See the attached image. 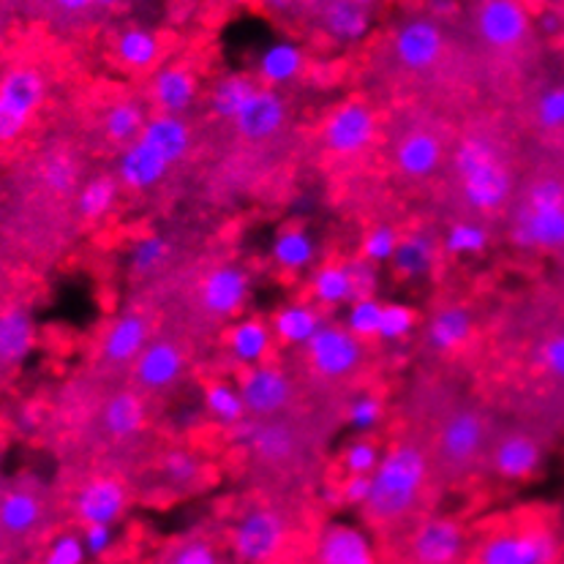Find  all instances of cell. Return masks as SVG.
<instances>
[{
    "label": "cell",
    "instance_id": "36",
    "mask_svg": "<svg viewBox=\"0 0 564 564\" xmlns=\"http://www.w3.org/2000/svg\"><path fill=\"white\" fill-rule=\"evenodd\" d=\"M436 262V243L425 235L412 232L406 238H401L399 251L393 257V268L401 279L414 281V279H425L429 270L434 268Z\"/></svg>",
    "mask_w": 564,
    "mask_h": 564
},
{
    "label": "cell",
    "instance_id": "58",
    "mask_svg": "<svg viewBox=\"0 0 564 564\" xmlns=\"http://www.w3.org/2000/svg\"><path fill=\"white\" fill-rule=\"evenodd\" d=\"M96 9L101 11V14H112V11H123L129 9L131 0H94Z\"/></svg>",
    "mask_w": 564,
    "mask_h": 564
},
{
    "label": "cell",
    "instance_id": "30",
    "mask_svg": "<svg viewBox=\"0 0 564 564\" xmlns=\"http://www.w3.org/2000/svg\"><path fill=\"white\" fill-rule=\"evenodd\" d=\"M227 349L240 366L251 368L268 360L270 349H273V330L259 319H243L232 325L227 336Z\"/></svg>",
    "mask_w": 564,
    "mask_h": 564
},
{
    "label": "cell",
    "instance_id": "34",
    "mask_svg": "<svg viewBox=\"0 0 564 564\" xmlns=\"http://www.w3.org/2000/svg\"><path fill=\"white\" fill-rule=\"evenodd\" d=\"M303 72V52L301 47L290 42L273 44V47L264 50V55L259 57L257 77L259 83L268 85V88H279V85L292 83L297 79V74Z\"/></svg>",
    "mask_w": 564,
    "mask_h": 564
},
{
    "label": "cell",
    "instance_id": "5",
    "mask_svg": "<svg viewBox=\"0 0 564 564\" xmlns=\"http://www.w3.org/2000/svg\"><path fill=\"white\" fill-rule=\"evenodd\" d=\"M44 96L47 83L36 66H14L0 77V145L25 134Z\"/></svg>",
    "mask_w": 564,
    "mask_h": 564
},
{
    "label": "cell",
    "instance_id": "9",
    "mask_svg": "<svg viewBox=\"0 0 564 564\" xmlns=\"http://www.w3.org/2000/svg\"><path fill=\"white\" fill-rule=\"evenodd\" d=\"M373 137H377V115L362 101H347L333 109L325 129H322L327 151L344 155V159L366 153Z\"/></svg>",
    "mask_w": 564,
    "mask_h": 564
},
{
    "label": "cell",
    "instance_id": "31",
    "mask_svg": "<svg viewBox=\"0 0 564 564\" xmlns=\"http://www.w3.org/2000/svg\"><path fill=\"white\" fill-rule=\"evenodd\" d=\"M148 410L145 401L134 393V390H120L104 406V429L115 436V440H131L145 429Z\"/></svg>",
    "mask_w": 564,
    "mask_h": 564
},
{
    "label": "cell",
    "instance_id": "28",
    "mask_svg": "<svg viewBox=\"0 0 564 564\" xmlns=\"http://www.w3.org/2000/svg\"><path fill=\"white\" fill-rule=\"evenodd\" d=\"M33 319L25 308H3L0 311V366L11 368L28 358L33 349Z\"/></svg>",
    "mask_w": 564,
    "mask_h": 564
},
{
    "label": "cell",
    "instance_id": "37",
    "mask_svg": "<svg viewBox=\"0 0 564 564\" xmlns=\"http://www.w3.org/2000/svg\"><path fill=\"white\" fill-rule=\"evenodd\" d=\"M257 88V79L246 77V74H229V77L218 79L210 90L213 115L221 120H235L240 109H243V104L254 96Z\"/></svg>",
    "mask_w": 564,
    "mask_h": 564
},
{
    "label": "cell",
    "instance_id": "56",
    "mask_svg": "<svg viewBox=\"0 0 564 564\" xmlns=\"http://www.w3.org/2000/svg\"><path fill=\"white\" fill-rule=\"evenodd\" d=\"M371 497V475H347L341 486V502L352 508H366Z\"/></svg>",
    "mask_w": 564,
    "mask_h": 564
},
{
    "label": "cell",
    "instance_id": "17",
    "mask_svg": "<svg viewBox=\"0 0 564 564\" xmlns=\"http://www.w3.org/2000/svg\"><path fill=\"white\" fill-rule=\"evenodd\" d=\"M314 560L316 564H377V554L362 529L352 523H330L319 534Z\"/></svg>",
    "mask_w": 564,
    "mask_h": 564
},
{
    "label": "cell",
    "instance_id": "29",
    "mask_svg": "<svg viewBox=\"0 0 564 564\" xmlns=\"http://www.w3.org/2000/svg\"><path fill=\"white\" fill-rule=\"evenodd\" d=\"M322 325L319 308L308 303H290L273 314V336L286 347H306Z\"/></svg>",
    "mask_w": 564,
    "mask_h": 564
},
{
    "label": "cell",
    "instance_id": "4",
    "mask_svg": "<svg viewBox=\"0 0 564 564\" xmlns=\"http://www.w3.org/2000/svg\"><path fill=\"white\" fill-rule=\"evenodd\" d=\"M469 17L482 47L499 55L527 50L538 39L534 11L527 0H475Z\"/></svg>",
    "mask_w": 564,
    "mask_h": 564
},
{
    "label": "cell",
    "instance_id": "23",
    "mask_svg": "<svg viewBox=\"0 0 564 564\" xmlns=\"http://www.w3.org/2000/svg\"><path fill=\"white\" fill-rule=\"evenodd\" d=\"M183 352L172 341H151L134 360V377L142 388L164 390L183 373Z\"/></svg>",
    "mask_w": 564,
    "mask_h": 564
},
{
    "label": "cell",
    "instance_id": "21",
    "mask_svg": "<svg viewBox=\"0 0 564 564\" xmlns=\"http://www.w3.org/2000/svg\"><path fill=\"white\" fill-rule=\"evenodd\" d=\"M166 170H170V164H166L151 145L137 140L120 151L118 183L131 188V192H148V188L159 186V183L164 181Z\"/></svg>",
    "mask_w": 564,
    "mask_h": 564
},
{
    "label": "cell",
    "instance_id": "15",
    "mask_svg": "<svg viewBox=\"0 0 564 564\" xmlns=\"http://www.w3.org/2000/svg\"><path fill=\"white\" fill-rule=\"evenodd\" d=\"M286 120V104L281 99V94L268 85H259L249 101L243 104V109L238 112V118L232 120L235 129L240 137L251 142L270 140L273 134H279L281 126Z\"/></svg>",
    "mask_w": 564,
    "mask_h": 564
},
{
    "label": "cell",
    "instance_id": "39",
    "mask_svg": "<svg viewBox=\"0 0 564 564\" xmlns=\"http://www.w3.org/2000/svg\"><path fill=\"white\" fill-rule=\"evenodd\" d=\"M120 183L118 177L112 175H99L94 181H88L83 186L77 197V210L79 216L88 218V221H99V218L107 216L112 210L115 203H118Z\"/></svg>",
    "mask_w": 564,
    "mask_h": 564
},
{
    "label": "cell",
    "instance_id": "22",
    "mask_svg": "<svg viewBox=\"0 0 564 564\" xmlns=\"http://www.w3.org/2000/svg\"><path fill=\"white\" fill-rule=\"evenodd\" d=\"M540 464H543V447L527 434H508L494 447V471L502 480H527L540 469Z\"/></svg>",
    "mask_w": 564,
    "mask_h": 564
},
{
    "label": "cell",
    "instance_id": "60",
    "mask_svg": "<svg viewBox=\"0 0 564 564\" xmlns=\"http://www.w3.org/2000/svg\"><path fill=\"white\" fill-rule=\"evenodd\" d=\"M227 3H243V0H227Z\"/></svg>",
    "mask_w": 564,
    "mask_h": 564
},
{
    "label": "cell",
    "instance_id": "47",
    "mask_svg": "<svg viewBox=\"0 0 564 564\" xmlns=\"http://www.w3.org/2000/svg\"><path fill=\"white\" fill-rule=\"evenodd\" d=\"M379 458H382V453H379V447L373 445L371 440H355L352 445L344 451V471L347 475H373L379 466Z\"/></svg>",
    "mask_w": 564,
    "mask_h": 564
},
{
    "label": "cell",
    "instance_id": "41",
    "mask_svg": "<svg viewBox=\"0 0 564 564\" xmlns=\"http://www.w3.org/2000/svg\"><path fill=\"white\" fill-rule=\"evenodd\" d=\"M442 249L451 257H477L488 249V229L475 221H456L447 229Z\"/></svg>",
    "mask_w": 564,
    "mask_h": 564
},
{
    "label": "cell",
    "instance_id": "55",
    "mask_svg": "<svg viewBox=\"0 0 564 564\" xmlns=\"http://www.w3.org/2000/svg\"><path fill=\"white\" fill-rule=\"evenodd\" d=\"M540 362L554 379L564 382V333H556L540 349Z\"/></svg>",
    "mask_w": 564,
    "mask_h": 564
},
{
    "label": "cell",
    "instance_id": "12",
    "mask_svg": "<svg viewBox=\"0 0 564 564\" xmlns=\"http://www.w3.org/2000/svg\"><path fill=\"white\" fill-rule=\"evenodd\" d=\"M464 529L453 518H425L410 538L412 564H458L464 556Z\"/></svg>",
    "mask_w": 564,
    "mask_h": 564
},
{
    "label": "cell",
    "instance_id": "50",
    "mask_svg": "<svg viewBox=\"0 0 564 564\" xmlns=\"http://www.w3.org/2000/svg\"><path fill=\"white\" fill-rule=\"evenodd\" d=\"M88 551H85L83 534H61L55 543L50 545L47 562L44 564H83Z\"/></svg>",
    "mask_w": 564,
    "mask_h": 564
},
{
    "label": "cell",
    "instance_id": "3",
    "mask_svg": "<svg viewBox=\"0 0 564 564\" xmlns=\"http://www.w3.org/2000/svg\"><path fill=\"white\" fill-rule=\"evenodd\" d=\"M513 240L521 249H564V183L560 177H540L529 186L518 210Z\"/></svg>",
    "mask_w": 564,
    "mask_h": 564
},
{
    "label": "cell",
    "instance_id": "6",
    "mask_svg": "<svg viewBox=\"0 0 564 564\" xmlns=\"http://www.w3.org/2000/svg\"><path fill=\"white\" fill-rule=\"evenodd\" d=\"M390 52L404 72L425 74L445 61L451 52V36H447L442 20H434L429 14L410 17L390 36Z\"/></svg>",
    "mask_w": 564,
    "mask_h": 564
},
{
    "label": "cell",
    "instance_id": "24",
    "mask_svg": "<svg viewBox=\"0 0 564 564\" xmlns=\"http://www.w3.org/2000/svg\"><path fill=\"white\" fill-rule=\"evenodd\" d=\"M140 140L151 145L166 164H177L186 159L188 148H192V131H188L186 120L181 115H164L155 112L148 118L145 129H142Z\"/></svg>",
    "mask_w": 564,
    "mask_h": 564
},
{
    "label": "cell",
    "instance_id": "27",
    "mask_svg": "<svg viewBox=\"0 0 564 564\" xmlns=\"http://www.w3.org/2000/svg\"><path fill=\"white\" fill-rule=\"evenodd\" d=\"M148 319L142 314H129L118 316L112 322V327L107 330V338H104V358L109 362H118V366H126V362H134L142 355V349L148 347Z\"/></svg>",
    "mask_w": 564,
    "mask_h": 564
},
{
    "label": "cell",
    "instance_id": "8",
    "mask_svg": "<svg viewBox=\"0 0 564 564\" xmlns=\"http://www.w3.org/2000/svg\"><path fill=\"white\" fill-rule=\"evenodd\" d=\"M560 543L549 529H521L488 538L477 551V564H554Z\"/></svg>",
    "mask_w": 564,
    "mask_h": 564
},
{
    "label": "cell",
    "instance_id": "10",
    "mask_svg": "<svg viewBox=\"0 0 564 564\" xmlns=\"http://www.w3.org/2000/svg\"><path fill=\"white\" fill-rule=\"evenodd\" d=\"M311 368L325 379L349 377L362 362V341L347 327L322 325L316 336L306 344Z\"/></svg>",
    "mask_w": 564,
    "mask_h": 564
},
{
    "label": "cell",
    "instance_id": "59",
    "mask_svg": "<svg viewBox=\"0 0 564 564\" xmlns=\"http://www.w3.org/2000/svg\"><path fill=\"white\" fill-rule=\"evenodd\" d=\"M358 3H362V6H368V9H371L373 3H377V0H358Z\"/></svg>",
    "mask_w": 564,
    "mask_h": 564
},
{
    "label": "cell",
    "instance_id": "48",
    "mask_svg": "<svg viewBox=\"0 0 564 564\" xmlns=\"http://www.w3.org/2000/svg\"><path fill=\"white\" fill-rule=\"evenodd\" d=\"M534 115H538L540 129H564V83L554 85V88H549L540 96Z\"/></svg>",
    "mask_w": 564,
    "mask_h": 564
},
{
    "label": "cell",
    "instance_id": "38",
    "mask_svg": "<svg viewBox=\"0 0 564 564\" xmlns=\"http://www.w3.org/2000/svg\"><path fill=\"white\" fill-rule=\"evenodd\" d=\"M270 254L281 270H306L316 257V243L306 229L290 227L275 235Z\"/></svg>",
    "mask_w": 564,
    "mask_h": 564
},
{
    "label": "cell",
    "instance_id": "14",
    "mask_svg": "<svg viewBox=\"0 0 564 564\" xmlns=\"http://www.w3.org/2000/svg\"><path fill=\"white\" fill-rule=\"evenodd\" d=\"M129 505V491L115 477H94L79 488L74 499V516L83 527H112Z\"/></svg>",
    "mask_w": 564,
    "mask_h": 564
},
{
    "label": "cell",
    "instance_id": "51",
    "mask_svg": "<svg viewBox=\"0 0 564 564\" xmlns=\"http://www.w3.org/2000/svg\"><path fill=\"white\" fill-rule=\"evenodd\" d=\"M166 564H221V556H218L216 545H210L207 540H188L181 549L172 551Z\"/></svg>",
    "mask_w": 564,
    "mask_h": 564
},
{
    "label": "cell",
    "instance_id": "42",
    "mask_svg": "<svg viewBox=\"0 0 564 564\" xmlns=\"http://www.w3.org/2000/svg\"><path fill=\"white\" fill-rule=\"evenodd\" d=\"M205 406L216 420L227 425H238L246 417V404L240 399V390L232 384L213 382L205 388Z\"/></svg>",
    "mask_w": 564,
    "mask_h": 564
},
{
    "label": "cell",
    "instance_id": "57",
    "mask_svg": "<svg viewBox=\"0 0 564 564\" xmlns=\"http://www.w3.org/2000/svg\"><path fill=\"white\" fill-rule=\"evenodd\" d=\"M83 543H85V551H88L90 556L107 554L115 543L112 527H85Z\"/></svg>",
    "mask_w": 564,
    "mask_h": 564
},
{
    "label": "cell",
    "instance_id": "26",
    "mask_svg": "<svg viewBox=\"0 0 564 564\" xmlns=\"http://www.w3.org/2000/svg\"><path fill=\"white\" fill-rule=\"evenodd\" d=\"M442 159H445V145L431 131H412L399 142V151H395L399 170L414 181L434 175L442 166Z\"/></svg>",
    "mask_w": 564,
    "mask_h": 564
},
{
    "label": "cell",
    "instance_id": "54",
    "mask_svg": "<svg viewBox=\"0 0 564 564\" xmlns=\"http://www.w3.org/2000/svg\"><path fill=\"white\" fill-rule=\"evenodd\" d=\"M44 181H47L50 188L66 194V192H72L74 183H77V172H74L72 161L68 159H55L44 166Z\"/></svg>",
    "mask_w": 564,
    "mask_h": 564
},
{
    "label": "cell",
    "instance_id": "16",
    "mask_svg": "<svg viewBox=\"0 0 564 564\" xmlns=\"http://www.w3.org/2000/svg\"><path fill=\"white\" fill-rule=\"evenodd\" d=\"M44 523V505L31 488H9L0 494V538L22 543L33 538Z\"/></svg>",
    "mask_w": 564,
    "mask_h": 564
},
{
    "label": "cell",
    "instance_id": "44",
    "mask_svg": "<svg viewBox=\"0 0 564 564\" xmlns=\"http://www.w3.org/2000/svg\"><path fill=\"white\" fill-rule=\"evenodd\" d=\"M166 257H170V243L159 235H145L131 246L129 264L137 275H151L166 262Z\"/></svg>",
    "mask_w": 564,
    "mask_h": 564
},
{
    "label": "cell",
    "instance_id": "32",
    "mask_svg": "<svg viewBox=\"0 0 564 564\" xmlns=\"http://www.w3.org/2000/svg\"><path fill=\"white\" fill-rule=\"evenodd\" d=\"M471 336V314L469 308L464 306H447L440 308L429 322V330H425V338H429L431 347L436 352H453V349L464 347Z\"/></svg>",
    "mask_w": 564,
    "mask_h": 564
},
{
    "label": "cell",
    "instance_id": "1",
    "mask_svg": "<svg viewBox=\"0 0 564 564\" xmlns=\"http://www.w3.org/2000/svg\"><path fill=\"white\" fill-rule=\"evenodd\" d=\"M429 462L412 442H399L382 453L377 471L371 475V497L366 502L368 521L377 527H393L404 521L423 494Z\"/></svg>",
    "mask_w": 564,
    "mask_h": 564
},
{
    "label": "cell",
    "instance_id": "20",
    "mask_svg": "<svg viewBox=\"0 0 564 564\" xmlns=\"http://www.w3.org/2000/svg\"><path fill=\"white\" fill-rule=\"evenodd\" d=\"M164 42L153 28L123 25L112 36V57L129 72H151L161 61Z\"/></svg>",
    "mask_w": 564,
    "mask_h": 564
},
{
    "label": "cell",
    "instance_id": "52",
    "mask_svg": "<svg viewBox=\"0 0 564 564\" xmlns=\"http://www.w3.org/2000/svg\"><path fill=\"white\" fill-rule=\"evenodd\" d=\"M164 475L170 477L172 482L177 486H188V482L197 480L199 475V464L192 453H183V451H172L164 456Z\"/></svg>",
    "mask_w": 564,
    "mask_h": 564
},
{
    "label": "cell",
    "instance_id": "49",
    "mask_svg": "<svg viewBox=\"0 0 564 564\" xmlns=\"http://www.w3.org/2000/svg\"><path fill=\"white\" fill-rule=\"evenodd\" d=\"M382 414H384V406L377 395H358V399L349 404L347 420L355 431L368 434V431L377 429L379 420H382Z\"/></svg>",
    "mask_w": 564,
    "mask_h": 564
},
{
    "label": "cell",
    "instance_id": "19",
    "mask_svg": "<svg viewBox=\"0 0 564 564\" xmlns=\"http://www.w3.org/2000/svg\"><path fill=\"white\" fill-rule=\"evenodd\" d=\"M249 275L238 264H218L203 281V303L210 314L235 316L249 297Z\"/></svg>",
    "mask_w": 564,
    "mask_h": 564
},
{
    "label": "cell",
    "instance_id": "40",
    "mask_svg": "<svg viewBox=\"0 0 564 564\" xmlns=\"http://www.w3.org/2000/svg\"><path fill=\"white\" fill-rule=\"evenodd\" d=\"M36 11L61 28H77L101 14L94 0H33Z\"/></svg>",
    "mask_w": 564,
    "mask_h": 564
},
{
    "label": "cell",
    "instance_id": "13",
    "mask_svg": "<svg viewBox=\"0 0 564 564\" xmlns=\"http://www.w3.org/2000/svg\"><path fill=\"white\" fill-rule=\"evenodd\" d=\"M486 442V420L475 410H458L442 423L440 458L453 469H466L482 451Z\"/></svg>",
    "mask_w": 564,
    "mask_h": 564
},
{
    "label": "cell",
    "instance_id": "7",
    "mask_svg": "<svg viewBox=\"0 0 564 564\" xmlns=\"http://www.w3.org/2000/svg\"><path fill=\"white\" fill-rule=\"evenodd\" d=\"M286 543V523L275 510H249L232 529V554L243 564H270Z\"/></svg>",
    "mask_w": 564,
    "mask_h": 564
},
{
    "label": "cell",
    "instance_id": "25",
    "mask_svg": "<svg viewBox=\"0 0 564 564\" xmlns=\"http://www.w3.org/2000/svg\"><path fill=\"white\" fill-rule=\"evenodd\" d=\"M316 22L333 42L355 44L371 28V9L358 3V0H333L330 6L319 11Z\"/></svg>",
    "mask_w": 564,
    "mask_h": 564
},
{
    "label": "cell",
    "instance_id": "18",
    "mask_svg": "<svg viewBox=\"0 0 564 564\" xmlns=\"http://www.w3.org/2000/svg\"><path fill=\"white\" fill-rule=\"evenodd\" d=\"M199 94L197 74L186 66V63H170V66L159 68L153 74L151 83V99L155 112L164 115H181L194 107Z\"/></svg>",
    "mask_w": 564,
    "mask_h": 564
},
{
    "label": "cell",
    "instance_id": "35",
    "mask_svg": "<svg viewBox=\"0 0 564 564\" xmlns=\"http://www.w3.org/2000/svg\"><path fill=\"white\" fill-rule=\"evenodd\" d=\"M145 123H148V115L145 109H142V104L129 101V99L115 101L112 107L104 112V134H107V140L112 142V145H120V148L140 140Z\"/></svg>",
    "mask_w": 564,
    "mask_h": 564
},
{
    "label": "cell",
    "instance_id": "11",
    "mask_svg": "<svg viewBox=\"0 0 564 564\" xmlns=\"http://www.w3.org/2000/svg\"><path fill=\"white\" fill-rule=\"evenodd\" d=\"M238 390L246 404V414H251L257 420L279 414L292 401L290 377L281 368L268 366V362L246 368Z\"/></svg>",
    "mask_w": 564,
    "mask_h": 564
},
{
    "label": "cell",
    "instance_id": "45",
    "mask_svg": "<svg viewBox=\"0 0 564 564\" xmlns=\"http://www.w3.org/2000/svg\"><path fill=\"white\" fill-rule=\"evenodd\" d=\"M401 243V235L395 232L390 224H379V227L368 229L366 238L360 243V257L368 259L373 264H382V262H393L395 251H399Z\"/></svg>",
    "mask_w": 564,
    "mask_h": 564
},
{
    "label": "cell",
    "instance_id": "46",
    "mask_svg": "<svg viewBox=\"0 0 564 564\" xmlns=\"http://www.w3.org/2000/svg\"><path fill=\"white\" fill-rule=\"evenodd\" d=\"M417 325V314L414 308L404 306V303H384L382 308V325H379V338L382 341H401L406 338Z\"/></svg>",
    "mask_w": 564,
    "mask_h": 564
},
{
    "label": "cell",
    "instance_id": "2",
    "mask_svg": "<svg viewBox=\"0 0 564 564\" xmlns=\"http://www.w3.org/2000/svg\"><path fill=\"white\" fill-rule=\"evenodd\" d=\"M453 164H456L466 203L475 210L497 213L510 199L513 177L486 140H475V137L464 140L453 155Z\"/></svg>",
    "mask_w": 564,
    "mask_h": 564
},
{
    "label": "cell",
    "instance_id": "53",
    "mask_svg": "<svg viewBox=\"0 0 564 564\" xmlns=\"http://www.w3.org/2000/svg\"><path fill=\"white\" fill-rule=\"evenodd\" d=\"M349 264V275H352V286H355V301L358 297H373L377 295V286H379V273H377V264L368 262V259H352Z\"/></svg>",
    "mask_w": 564,
    "mask_h": 564
},
{
    "label": "cell",
    "instance_id": "43",
    "mask_svg": "<svg viewBox=\"0 0 564 564\" xmlns=\"http://www.w3.org/2000/svg\"><path fill=\"white\" fill-rule=\"evenodd\" d=\"M382 308L377 297H358L352 301L347 314V330L360 341H373L379 338V325H382Z\"/></svg>",
    "mask_w": 564,
    "mask_h": 564
},
{
    "label": "cell",
    "instance_id": "33",
    "mask_svg": "<svg viewBox=\"0 0 564 564\" xmlns=\"http://www.w3.org/2000/svg\"><path fill=\"white\" fill-rule=\"evenodd\" d=\"M311 295H314L316 306H344V303L355 301V286L352 275H349V264L327 262L316 268L311 275Z\"/></svg>",
    "mask_w": 564,
    "mask_h": 564
}]
</instances>
